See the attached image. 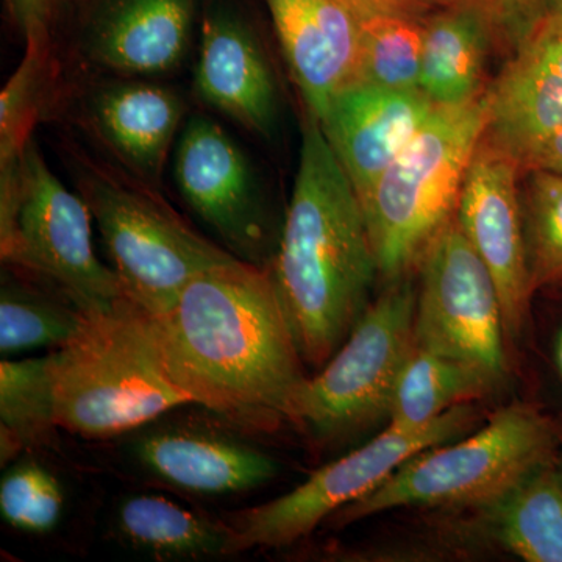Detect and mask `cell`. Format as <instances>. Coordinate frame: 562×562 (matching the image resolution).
Masks as SVG:
<instances>
[{
    "mask_svg": "<svg viewBox=\"0 0 562 562\" xmlns=\"http://www.w3.org/2000/svg\"><path fill=\"white\" fill-rule=\"evenodd\" d=\"M173 382L228 427L295 424L308 376L271 269L235 260L206 269L155 317Z\"/></svg>",
    "mask_w": 562,
    "mask_h": 562,
    "instance_id": "obj_1",
    "label": "cell"
},
{
    "mask_svg": "<svg viewBox=\"0 0 562 562\" xmlns=\"http://www.w3.org/2000/svg\"><path fill=\"white\" fill-rule=\"evenodd\" d=\"M269 269L303 361L321 369L368 308L380 271L360 198L310 114Z\"/></svg>",
    "mask_w": 562,
    "mask_h": 562,
    "instance_id": "obj_2",
    "label": "cell"
},
{
    "mask_svg": "<svg viewBox=\"0 0 562 562\" xmlns=\"http://www.w3.org/2000/svg\"><path fill=\"white\" fill-rule=\"evenodd\" d=\"M57 424L88 439L135 430L192 405L173 382L157 321L131 299L83 312L79 331L52 353Z\"/></svg>",
    "mask_w": 562,
    "mask_h": 562,
    "instance_id": "obj_3",
    "label": "cell"
},
{
    "mask_svg": "<svg viewBox=\"0 0 562 562\" xmlns=\"http://www.w3.org/2000/svg\"><path fill=\"white\" fill-rule=\"evenodd\" d=\"M487 127L486 95L436 105L420 132L362 199L380 276L402 279L453 220L465 173Z\"/></svg>",
    "mask_w": 562,
    "mask_h": 562,
    "instance_id": "obj_4",
    "label": "cell"
},
{
    "mask_svg": "<svg viewBox=\"0 0 562 562\" xmlns=\"http://www.w3.org/2000/svg\"><path fill=\"white\" fill-rule=\"evenodd\" d=\"M560 442L558 425L549 416L530 405L506 406L468 438L409 458L386 482L333 514L327 524L341 528L413 506L487 508L553 462Z\"/></svg>",
    "mask_w": 562,
    "mask_h": 562,
    "instance_id": "obj_5",
    "label": "cell"
},
{
    "mask_svg": "<svg viewBox=\"0 0 562 562\" xmlns=\"http://www.w3.org/2000/svg\"><path fill=\"white\" fill-rule=\"evenodd\" d=\"M91 220L83 195L63 184L35 143L18 176L0 181L2 260L47 277L81 312L124 297L116 273L95 255Z\"/></svg>",
    "mask_w": 562,
    "mask_h": 562,
    "instance_id": "obj_6",
    "label": "cell"
},
{
    "mask_svg": "<svg viewBox=\"0 0 562 562\" xmlns=\"http://www.w3.org/2000/svg\"><path fill=\"white\" fill-rule=\"evenodd\" d=\"M80 194L101 232L122 292L150 316L171 312L199 273L236 258L192 231L144 190V183L138 187L91 171L80 180Z\"/></svg>",
    "mask_w": 562,
    "mask_h": 562,
    "instance_id": "obj_7",
    "label": "cell"
},
{
    "mask_svg": "<svg viewBox=\"0 0 562 562\" xmlns=\"http://www.w3.org/2000/svg\"><path fill=\"white\" fill-rule=\"evenodd\" d=\"M416 303L412 273L390 281L319 373L303 384L295 424L322 439H338L390 416L395 386L416 349Z\"/></svg>",
    "mask_w": 562,
    "mask_h": 562,
    "instance_id": "obj_8",
    "label": "cell"
},
{
    "mask_svg": "<svg viewBox=\"0 0 562 562\" xmlns=\"http://www.w3.org/2000/svg\"><path fill=\"white\" fill-rule=\"evenodd\" d=\"M479 420L472 403L457 406L414 430H386L314 472L288 494L236 514L225 557L250 549H281L312 535L321 524L361 501L405 464L431 447L454 441Z\"/></svg>",
    "mask_w": 562,
    "mask_h": 562,
    "instance_id": "obj_9",
    "label": "cell"
},
{
    "mask_svg": "<svg viewBox=\"0 0 562 562\" xmlns=\"http://www.w3.org/2000/svg\"><path fill=\"white\" fill-rule=\"evenodd\" d=\"M416 346L479 366L505 380L508 372L501 295L453 217L417 266Z\"/></svg>",
    "mask_w": 562,
    "mask_h": 562,
    "instance_id": "obj_10",
    "label": "cell"
},
{
    "mask_svg": "<svg viewBox=\"0 0 562 562\" xmlns=\"http://www.w3.org/2000/svg\"><path fill=\"white\" fill-rule=\"evenodd\" d=\"M173 176L181 198L231 254L269 268L265 195L241 147L217 122L190 117L177 143Z\"/></svg>",
    "mask_w": 562,
    "mask_h": 562,
    "instance_id": "obj_11",
    "label": "cell"
},
{
    "mask_svg": "<svg viewBox=\"0 0 562 562\" xmlns=\"http://www.w3.org/2000/svg\"><path fill=\"white\" fill-rule=\"evenodd\" d=\"M519 158L484 133L457 206L458 225L491 272L501 295L506 338L522 335L532 290L520 201Z\"/></svg>",
    "mask_w": 562,
    "mask_h": 562,
    "instance_id": "obj_12",
    "label": "cell"
},
{
    "mask_svg": "<svg viewBox=\"0 0 562 562\" xmlns=\"http://www.w3.org/2000/svg\"><path fill=\"white\" fill-rule=\"evenodd\" d=\"M436 109L422 91L357 79L333 98L319 124L360 202Z\"/></svg>",
    "mask_w": 562,
    "mask_h": 562,
    "instance_id": "obj_13",
    "label": "cell"
},
{
    "mask_svg": "<svg viewBox=\"0 0 562 562\" xmlns=\"http://www.w3.org/2000/svg\"><path fill=\"white\" fill-rule=\"evenodd\" d=\"M198 0H88L80 49L125 77L171 72L190 49Z\"/></svg>",
    "mask_w": 562,
    "mask_h": 562,
    "instance_id": "obj_14",
    "label": "cell"
},
{
    "mask_svg": "<svg viewBox=\"0 0 562 562\" xmlns=\"http://www.w3.org/2000/svg\"><path fill=\"white\" fill-rule=\"evenodd\" d=\"M194 87L211 109L255 135L271 138L279 122V90L266 52L238 11L214 5L202 21Z\"/></svg>",
    "mask_w": 562,
    "mask_h": 562,
    "instance_id": "obj_15",
    "label": "cell"
},
{
    "mask_svg": "<svg viewBox=\"0 0 562 562\" xmlns=\"http://www.w3.org/2000/svg\"><path fill=\"white\" fill-rule=\"evenodd\" d=\"M310 116L360 74V33L344 0H265Z\"/></svg>",
    "mask_w": 562,
    "mask_h": 562,
    "instance_id": "obj_16",
    "label": "cell"
},
{
    "mask_svg": "<svg viewBox=\"0 0 562 562\" xmlns=\"http://www.w3.org/2000/svg\"><path fill=\"white\" fill-rule=\"evenodd\" d=\"M486 136L524 162L562 128V25L532 29L490 91Z\"/></svg>",
    "mask_w": 562,
    "mask_h": 562,
    "instance_id": "obj_17",
    "label": "cell"
},
{
    "mask_svg": "<svg viewBox=\"0 0 562 562\" xmlns=\"http://www.w3.org/2000/svg\"><path fill=\"white\" fill-rule=\"evenodd\" d=\"M136 454L158 479L201 495L255 490L279 473L268 453L198 425H168L147 432L136 443Z\"/></svg>",
    "mask_w": 562,
    "mask_h": 562,
    "instance_id": "obj_18",
    "label": "cell"
},
{
    "mask_svg": "<svg viewBox=\"0 0 562 562\" xmlns=\"http://www.w3.org/2000/svg\"><path fill=\"white\" fill-rule=\"evenodd\" d=\"M88 120L106 149L140 183L160 184L184 114L180 95L161 85L122 80L95 88Z\"/></svg>",
    "mask_w": 562,
    "mask_h": 562,
    "instance_id": "obj_19",
    "label": "cell"
},
{
    "mask_svg": "<svg viewBox=\"0 0 562 562\" xmlns=\"http://www.w3.org/2000/svg\"><path fill=\"white\" fill-rule=\"evenodd\" d=\"M490 14L449 3L424 18L420 91L435 105L458 106L482 98L492 35Z\"/></svg>",
    "mask_w": 562,
    "mask_h": 562,
    "instance_id": "obj_20",
    "label": "cell"
},
{
    "mask_svg": "<svg viewBox=\"0 0 562 562\" xmlns=\"http://www.w3.org/2000/svg\"><path fill=\"white\" fill-rule=\"evenodd\" d=\"M114 524L122 541L160 561L225 557L232 538L231 525L157 494L122 501Z\"/></svg>",
    "mask_w": 562,
    "mask_h": 562,
    "instance_id": "obj_21",
    "label": "cell"
},
{
    "mask_svg": "<svg viewBox=\"0 0 562 562\" xmlns=\"http://www.w3.org/2000/svg\"><path fill=\"white\" fill-rule=\"evenodd\" d=\"M492 538L527 562H562V468L550 462L482 509Z\"/></svg>",
    "mask_w": 562,
    "mask_h": 562,
    "instance_id": "obj_22",
    "label": "cell"
},
{
    "mask_svg": "<svg viewBox=\"0 0 562 562\" xmlns=\"http://www.w3.org/2000/svg\"><path fill=\"white\" fill-rule=\"evenodd\" d=\"M502 380L479 366L416 346L392 397L390 427L414 430L439 416L486 397Z\"/></svg>",
    "mask_w": 562,
    "mask_h": 562,
    "instance_id": "obj_23",
    "label": "cell"
},
{
    "mask_svg": "<svg viewBox=\"0 0 562 562\" xmlns=\"http://www.w3.org/2000/svg\"><path fill=\"white\" fill-rule=\"evenodd\" d=\"M360 33L358 79L401 91H420L424 18L372 2L344 0Z\"/></svg>",
    "mask_w": 562,
    "mask_h": 562,
    "instance_id": "obj_24",
    "label": "cell"
},
{
    "mask_svg": "<svg viewBox=\"0 0 562 562\" xmlns=\"http://www.w3.org/2000/svg\"><path fill=\"white\" fill-rule=\"evenodd\" d=\"M52 353L0 362L2 464L25 447L43 446L57 430Z\"/></svg>",
    "mask_w": 562,
    "mask_h": 562,
    "instance_id": "obj_25",
    "label": "cell"
},
{
    "mask_svg": "<svg viewBox=\"0 0 562 562\" xmlns=\"http://www.w3.org/2000/svg\"><path fill=\"white\" fill-rule=\"evenodd\" d=\"M83 312L55 299L3 284L0 294V351L3 357L55 347L61 349L79 331Z\"/></svg>",
    "mask_w": 562,
    "mask_h": 562,
    "instance_id": "obj_26",
    "label": "cell"
},
{
    "mask_svg": "<svg viewBox=\"0 0 562 562\" xmlns=\"http://www.w3.org/2000/svg\"><path fill=\"white\" fill-rule=\"evenodd\" d=\"M54 79L52 43H25L20 66L0 92V166L21 161Z\"/></svg>",
    "mask_w": 562,
    "mask_h": 562,
    "instance_id": "obj_27",
    "label": "cell"
},
{
    "mask_svg": "<svg viewBox=\"0 0 562 562\" xmlns=\"http://www.w3.org/2000/svg\"><path fill=\"white\" fill-rule=\"evenodd\" d=\"M524 195L532 290L562 284V173L530 169Z\"/></svg>",
    "mask_w": 562,
    "mask_h": 562,
    "instance_id": "obj_28",
    "label": "cell"
},
{
    "mask_svg": "<svg viewBox=\"0 0 562 562\" xmlns=\"http://www.w3.org/2000/svg\"><path fill=\"white\" fill-rule=\"evenodd\" d=\"M65 495L58 480L36 462L10 469L0 483V514L16 530L44 535L60 520Z\"/></svg>",
    "mask_w": 562,
    "mask_h": 562,
    "instance_id": "obj_29",
    "label": "cell"
},
{
    "mask_svg": "<svg viewBox=\"0 0 562 562\" xmlns=\"http://www.w3.org/2000/svg\"><path fill=\"white\" fill-rule=\"evenodd\" d=\"M68 0H5L14 29L25 43H52V32Z\"/></svg>",
    "mask_w": 562,
    "mask_h": 562,
    "instance_id": "obj_30",
    "label": "cell"
},
{
    "mask_svg": "<svg viewBox=\"0 0 562 562\" xmlns=\"http://www.w3.org/2000/svg\"><path fill=\"white\" fill-rule=\"evenodd\" d=\"M452 3L483 10L497 29L512 36L517 44L527 35L532 0H452Z\"/></svg>",
    "mask_w": 562,
    "mask_h": 562,
    "instance_id": "obj_31",
    "label": "cell"
},
{
    "mask_svg": "<svg viewBox=\"0 0 562 562\" xmlns=\"http://www.w3.org/2000/svg\"><path fill=\"white\" fill-rule=\"evenodd\" d=\"M524 168L562 173V128L543 140L524 162Z\"/></svg>",
    "mask_w": 562,
    "mask_h": 562,
    "instance_id": "obj_32",
    "label": "cell"
},
{
    "mask_svg": "<svg viewBox=\"0 0 562 562\" xmlns=\"http://www.w3.org/2000/svg\"><path fill=\"white\" fill-rule=\"evenodd\" d=\"M541 25H562V0H532L527 35Z\"/></svg>",
    "mask_w": 562,
    "mask_h": 562,
    "instance_id": "obj_33",
    "label": "cell"
},
{
    "mask_svg": "<svg viewBox=\"0 0 562 562\" xmlns=\"http://www.w3.org/2000/svg\"><path fill=\"white\" fill-rule=\"evenodd\" d=\"M372 2L380 3V5L387 7L391 10L401 11V13L412 14V16L425 18L431 11L449 5L452 0H372Z\"/></svg>",
    "mask_w": 562,
    "mask_h": 562,
    "instance_id": "obj_34",
    "label": "cell"
},
{
    "mask_svg": "<svg viewBox=\"0 0 562 562\" xmlns=\"http://www.w3.org/2000/svg\"><path fill=\"white\" fill-rule=\"evenodd\" d=\"M557 362H558V368H560V372L562 375V330L560 333V336H558V341H557Z\"/></svg>",
    "mask_w": 562,
    "mask_h": 562,
    "instance_id": "obj_35",
    "label": "cell"
}]
</instances>
